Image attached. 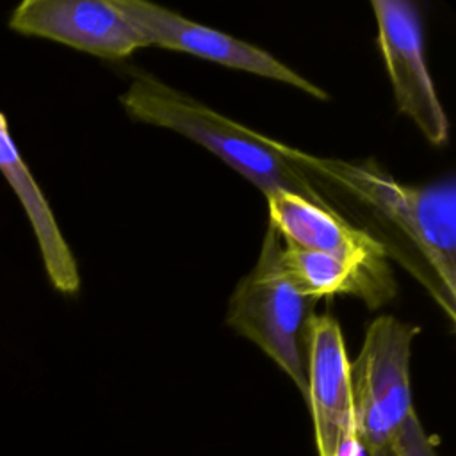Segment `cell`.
I'll use <instances>...</instances> for the list:
<instances>
[{"label":"cell","instance_id":"cell-1","mask_svg":"<svg viewBox=\"0 0 456 456\" xmlns=\"http://www.w3.org/2000/svg\"><path fill=\"white\" fill-rule=\"evenodd\" d=\"M274 148L319 185H335L365 205L404 239L445 297L456 305V183L449 175L426 185H404L374 162L321 159L274 141Z\"/></svg>","mask_w":456,"mask_h":456},{"label":"cell","instance_id":"cell-2","mask_svg":"<svg viewBox=\"0 0 456 456\" xmlns=\"http://www.w3.org/2000/svg\"><path fill=\"white\" fill-rule=\"evenodd\" d=\"M119 103L132 119L173 130L207 148L256 185L264 196L285 191L340 214L317 187L319 183L274 148V139L219 114L159 78L148 73L135 75L119 96Z\"/></svg>","mask_w":456,"mask_h":456},{"label":"cell","instance_id":"cell-3","mask_svg":"<svg viewBox=\"0 0 456 456\" xmlns=\"http://www.w3.org/2000/svg\"><path fill=\"white\" fill-rule=\"evenodd\" d=\"M281 242L269 224L256 264L228 299L226 324L258 346L306 399L308 326L317 301L301 294L283 273Z\"/></svg>","mask_w":456,"mask_h":456},{"label":"cell","instance_id":"cell-4","mask_svg":"<svg viewBox=\"0 0 456 456\" xmlns=\"http://www.w3.org/2000/svg\"><path fill=\"white\" fill-rule=\"evenodd\" d=\"M419 333L417 324L378 315L365 330L356 360L349 362L356 435L365 451L385 444L417 417L410 358Z\"/></svg>","mask_w":456,"mask_h":456},{"label":"cell","instance_id":"cell-5","mask_svg":"<svg viewBox=\"0 0 456 456\" xmlns=\"http://www.w3.org/2000/svg\"><path fill=\"white\" fill-rule=\"evenodd\" d=\"M370 7L399 112L415 123L429 144L444 146L449 141V119L426 64L417 7L408 0H372Z\"/></svg>","mask_w":456,"mask_h":456},{"label":"cell","instance_id":"cell-6","mask_svg":"<svg viewBox=\"0 0 456 456\" xmlns=\"http://www.w3.org/2000/svg\"><path fill=\"white\" fill-rule=\"evenodd\" d=\"M116 7L134 23L148 46L185 52L233 69L248 71L292 86L315 100L330 94L297 71L280 62L269 52L232 37L217 28L191 21L182 14L146 0H114Z\"/></svg>","mask_w":456,"mask_h":456},{"label":"cell","instance_id":"cell-7","mask_svg":"<svg viewBox=\"0 0 456 456\" xmlns=\"http://www.w3.org/2000/svg\"><path fill=\"white\" fill-rule=\"evenodd\" d=\"M317 456H363L356 435L349 358L338 321L314 314L308 326L306 399Z\"/></svg>","mask_w":456,"mask_h":456},{"label":"cell","instance_id":"cell-8","mask_svg":"<svg viewBox=\"0 0 456 456\" xmlns=\"http://www.w3.org/2000/svg\"><path fill=\"white\" fill-rule=\"evenodd\" d=\"M9 28L103 59H123L148 46L114 0H25L11 12Z\"/></svg>","mask_w":456,"mask_h":456},{"label":"cell","instance_id":"cell-9","mask_svg":"<svg viewBox=\"0 0 456 456\" xmlns=\"http://www.w3.org/2000/svg\"><path fill=\"white\" fill-rule=\"evenodd\" d=\"M265 200L269 224L285 244L356 264L388 260L387 248L378 235L351 224L337 212L285 191H273Z\"/></svg>","mask_w":456,"mask_h":456},{"label":"cell","instance_id":"cell-10","mask_svg":"<svg viewBox=\"0 0 456 456\" xmlns=\"http://www.w3.org/2000/svg\"><path fill=\"white\" fill-rule=\"evenodd\" d=\"M280 265L294 287L315 301L335 294H349L374 310L397 294L388 260L356 264L285 244Z\"/></svg>","mask_w":456,"mask_h":456},{"label":"cell","instance_id":"cell-11","mask_svg":"<svg viewBox=\"0 0 456 456\" xmlns=\"http://www.w3.org/2000/svg\"><path fill=\"white\" fill-rule=\"evenodd\" d=\"M0 173L23 205L34 230L43 265L52 287L61 294H75L80 289L77 260L55 221V216L32 176L28 166L11 135L5 114L0 110Z\"/></svg>","mask_w":456,"mask_h":456},{"label":"cell","instance_id":"cell-12","mask_svg":"<svg viewBox=\"0 0 456 456\" xmlns=\"http://www.w3.org/2000/svg\"><path fill=\"white\" fill-rule=\"evenodd\" d=\"M369 456H438L431 438L422 429L419 417L401 428L390 440L367 451Z\"/></svg>","mask_w":456,"mask_h":456}]
</instances>
